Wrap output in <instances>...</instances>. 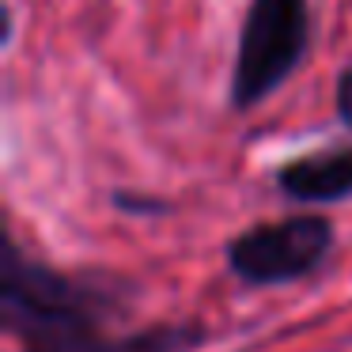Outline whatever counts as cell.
Here are the masks:
<instances>
[{
	"label": "cell",
	"mask_w": 352,
	"mask_h": 352,
	"mask_svg": "<svg viewBox=\"0 0 352 352\" xmlns=\"http://www.w3.org/2000/svg\"><path fill=\"white\" fill-rule=\"evenodd\" d=\"M276 186L292 201H307V205H329V201L352 197V144L284 163L276 170Z\"/></svg>",
	"instance_id": "4"
},
{
	"label": "cell",
	"mask_w": 352,
	"mask_h": 352,
	"mask_svg": "<svg viewBox=\"0 0 352 352\" xmlns=\"http://www.w3.org/2000/svg\"><path fill=\"white\" fill-rule=\"evenodd\" d=\"M0 261L4 326L23 344V352H186L201 337L186 326L110 333L107 314L114 296L95 288L91 280L27 258L12 239H4Z\"/></svg>",
	"instance_id": "1"
},
{
	"label": "cell",
	"mask_w": 352,
	"mask_h": 352,
	"mask_svg": "<svg viewBox=\"0 0 352 352\" xmlns=\"http://www.w3.org/2000/svg\"><path fill=\"white\" fill-rule=\"evenodd\" d=\"M311 42L307 0H250L239 34L231 107L254 110L299 69Z\"/></svg>",
	"instance_id": "2"
},
{
	"label": "cell",
	"mask_w": 352,
	"mask_h": 352,
	"mask_svg": "<svg viewBox=\"0 0 352 352\" xmlns=\"http://www.w3.org/2000/svg\"><path fill=\"white\" fill-rule=\"evenodd\" d=\"M337 118L352 129V69H344L337 80Z\"/></svg>",
	"instance_id": "5"
},
{
	"label": "cell",
	"mask_w": 352,
	"mask_h": 352,
	"mask_svg": "<svg viewBox=\"0 0 352 352\" xmlns=\"http://www.w3.org/2000/svg\"><path fill=\"white\" fill-rule=\"evenodd\" d=\"M333 246V223L326 216H288L276 223H258L231 239L228 265L250 288L288 284L314 273Z\"/></svg>",
	"instance_id": "3"
}]
</instances>
